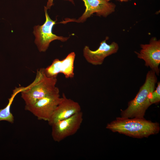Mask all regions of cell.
I'll return each mask as SVG.
<instances>
[{"label":"cell","instance_id":"12","mask_svg":"<svg viewBox=\"0 0 160 160\" xmlns=\"http://www.w3.org/2000/svg\"><path fill=\"white\" fill-rule=\"evenodd\" d=\"M25 88V87H16L13 90L11 97L8 99L9 102L7 105L4 108L0 109V121H5L11 124L14 123V117L11 112L10 107L16 96Z\"/></svg>","mask_w":160,"mask_h":160},{"label":"cell","instance_id":"3","mask_svg":"<svg viewBox=\"0 0 160 160\" xmlns=\"http://www.w3.org/2000/svg\"><path fill=\"white\" fill-rule=\"evenodd\" d=\"M57 81L56 78L46 76L44 68L38 70L33 81L21 92L25 105H31L55 91L58 88L56 86Z\"/></svg>","mask_w":160,"mask_h":160},{"label":"cell","instance_id":"2","mask_svg":"<svg viewBox=\"0 0 160 160\" xmlns=\"http://www.w3.org/2000/svg\"><path fill=\"white\" fill-rule=\"evenodd\" d=\"M157 78L155 73L149 71L145 81L140 87L135 97L129 101L127 108L121 110V117L126 118H144L146 110L151 105L149 99L151 93L155 90Z\"/></svg>","mask_w":160,"mask_h":160},{"label":"cell","instance_id":"8","mask_svg":"<svg viewBox=\"0 0 160 160\" xmlns=\"http://www.w3.org/2000/svg\"><path fill=\"white\" fill-rule=\"evenodd\" d=\"M141 49L139 52H135L137 57L145 62V66L149 67L157 76L160 73V41L154 38L149 43L141 44Z\"/></svg>","mask_w":160,"mask_h":160},{"label":"cell","instance_id":"6","mask_svg":"<svg viewBox=\"0 0 160 160\" xmlns=\"http://www.w3.org/2000/svg\"><path fill=\"white\" fill-rule=\"evenodd\" d=\"M83 121V113L81 111L55 123L51 126V135L53 140L59 142L75 134L80 128Z\"/></svg>","mask_w":160,"mask_h":160},{"label":"cell","instance_id":"5","mask_svg":"<svg viewBox=\"0 0 160 160\" xmlns=\"http://www.w3.org/2000/svg\"><path fill=\"white\" fill-rule=\"evenodd\" d=\"M44 11L46 20L42 25L35 26L34 28L33 33L36 38L35 43L40 52H45L48 49L50 43L52 41L57 40L62 42L66 41L69 37L58 36L52 32V28L56 24V20L51 19L47 12L45 6Z\"/></svg>","mask_w":160,"mask_h":160},{"label":"cell","instance_id":"1","mask_svg":"<svg viewBox=\"0 0 160 160\" xmlns=\"http://www.w3.org/2000/svg\"><path fill=\"white\" fill-rule=\"evenodd\" d=\"M106 128L116 132L136 138L147 137L156 134L160 130L159 124L144 118L118 117L108 123Z\"/></svg>","mask_w":160,"mask_h":160},{"label":"cell","instance_id":"9","mask_svg":"<svg viewBox=\"0 0 160 160\" xmlns=\"http://www.w3.org/2000/svg\"><path fill=\"white\" fill-rule=\"evenodd\" d=\"M102 41L98 48L95 50H91L88 46H85L83 50V56L86 60L89 63L95 65H102L105 58L116 53L119 49L118 44L115 42L108 44L106 42L108 39Z\"/></svg>","mask_w":160,"mask_h":160},{"label":"cell","instance_id":"4","mask_svg":"<svg viewBox=\"0 0 160 160\" xmlns=\"http://www.w3.org/2000/svg\"><path fill=\"white\" fill-rule=\"evenodd\" d=\"M62 99L58 88L52 93L39 99L34 103L25 105V109L32 113L38 119L48 121Z\"/></svg>","mask_w":160,"mask_h":160},{"label":"cell","instance_id":"16","mask_svg":"<svg viewBox=\"0 0 160 160\" xmlns=\"http://www.w3.org/2000/svg\"><path fill=\"white\" fill-rule=\"evenodd\" d=\"M105 0L107 2H109V1L111 0Z\"/></svg>","mask_w":160,"mask_h":160},{"label":"cell","instance_id":"7","mask_svg":"<svg viewBox=\"0 0 160 160\" xmlns=\"http://www.w3.org/2000/svg\"><path fill=\"white\" fill-rule=\"evenodd\" d=\"M84 3L86 9L84 12L78 19L66 18L60 23L74 22L83 23L94 13L99 16L106 17L113 12L116 5L113 3L107 2L105 0H81Z\"/></svg>","mask_w":160,"mask_h":160},{"label":"cell","instance_id":"11","mask_svg":"<svg viewBox=\"0 0 160 160\" xmlns=\"http://www.w3.org/2000/svg\"><path fill=\"white\" fill-rule=\"evenodd\" d=\"M75 56L74 52H72L65 58L60 60V73H63L66 78H72L74 76V64Z\"/></svg>","mask_w":160,"mask_h":160},{"label":"cell","instance_id":"10","mask_svg":"<svg viewBox=\"0 0 160 160\" xmlns=\"http://www.w3.org/2000/svg\"><path fill=\"white\" fill-rule=\"evenodd\" d=\"M61 101L48 121L50 126L58 121L67 119L81 111V106L78 102L68 98L63 93Z\"/></svg>","mask_w":160,"mask_h":160},{"label":"cell","instance_id":"13","mask_svg":"<svg viewBox=\"0 0 160 160\" xmlns=\"http://www.w3.org/2000/svg\"><path fill=\"white\" fill-rule=\"evenodd\" d=\"M157 87L151 94L149 101L151 105L159 103L160 101V82H158Z\"/></svg>","mask_w":160,"mask_h":160},{"label":"cell","instance_id":"14","mask_svg":"<svg viewBox=\"0 0 160 160\" xmlns=\"http://www.w3.org/2000/svg\"><path fill=\"white\" fill-rule=\"evenodd\" d=\"M69 1L71 2L73 4H74L73 0H65ZM53 0H48L46 6H45L46 8L47 9H49L53 5Z\"/></svg>","mask_w":160,"mask_h":160},{"label":"cell","instance_id":"15","mask_svg":"<svg viewBox=\"0 0 160 160\" xmlns=\"http://www.w3.org/2000/svg\"><path fill=\"white\" fill-rule=\"evenodd\" d=\"M120 1H127V0H120Z\"/></svg>","mask_w":160,"mask_h":160}]
</instances>
